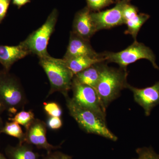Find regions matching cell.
<instances>
[{
  "instance_id": "5bb4252c",
  "label": "cell",
  "mask_w": 159,
  "mask_h": 159,
  "mask_svg": "<svg viewBox=\"0 0 159 159\" xmlns=\"http://www.w3.org/2000/svg\"><path fill=\"white\" fill-rule=\"evenodd\" d=\"M102 62L98 63L74 75L73 80L81 84L96 89L98 83Z\"/></svg>"
},
{
  "instance_id": "4fadbf2b",
  "label": "cell",
  "mask_w": 159,
  "mask_h": 159,
  "mask_svg": "<svg viewBox=\"0 0 159 159\" xmlns=\"http://www.w3.org/2000/svg\"><path fill=\"white\" fill-rule=\"evenodd\" d=\"M30 54L21 43L17 46L0 45V63L8 71L13 64Z\"/></svg>"
},
{
  "instance_id": "603a6c76",
  "label": "cell",
  "mask_w": 159,
  "mask_h": 159,
  "mask_svg": "<svg viewBox=\"0 0 159 159\" xmlns=\"http://www.w3.org/2000/svg\"><path fill=\"white\" fill-rule=\"evenodd\" d=\"M62 125V121L61 117H49L47 122V126L52 130L59 129Z\"/></svg>"
},
{
  "instance_id": "30bf717a",
  "label": "cell",
  "mask_w": 159,
  "mask_h": 159,
  "mask_svg": "<svg viewBox=\"0 0 159 159\" xmlns=\"http://www.w3.org/2000/svg\"><path fill=\"white\" fill-rule=\"evenodd\" d=\"M133 93L135 101L144 109L146 116H150L154 107L159 104V81L153 85L143 89L127 86Z\"/></svg>"
},
{
  "instance_id": "9a60e30c",
  "label": "cell",
  "mask_w": 159,
  "mask_h": 159,
  "mask_svg": "<svg viewBox=\"0 0 159 159\" xmlns=\"http://www.w3.org/2000/svg\"><path fill=\"white\" fill-rule=\"evenodd\" d=\"M67 67L74 75L85 70L96 64L103 62L106 60L102 56L94 58L88 56H79L67 59H64Z\"/></svg>"
},
{
  "instance_id": "d4e9b609",
  "label": "cell",
  "mask_w": 159,
  "mask_h": 159,
  "mask_svg": "<svg viewBox=\"0 0 159 159\" xmlns=\"http://www.w3.org/2000/svg\"><path fill=\"white\" fill-rule=\"evenodd\" d=\"M68 156L60 152H55L48 153V155L43 159H66Z\"/></svg>"
},
{
  "instance_id": "e0dca14e",
  "label": "cell",
  "mask_w": 159,
  "mask_h": 159,
  "mask_svg": "<svg viewBox=\"0 0 159 159\" xmlns=\"http://www.w3.org/2000/svg\"><path fill=\"white\" fill-rule=\"evenodd\" d=\"M149 16L143 13H138L124 20L127 26L125 34H130L134 41H137V35L144 23L149 19Z\"/></svg>"
},
{
  "instance_id": "8fae6325",
  "label": "cell",
  "mask_w": 159,
  "mask_h": 159,
  "mask_svg": "<svg viewBox=\"0 0 159 159\" xmlns=\"http://www.w3.org/2000/svg\"><path fill=\"white\" fill-rule=\"evenodd\" d=\"M79 56H88L94 58L102 57L93 49L89 40L84 39L71 31L68 46L63 59H67Z\"/></svg>"
},
{
  "instance_id": "4316f807",
  "label": "cell",
  "mask_w": 159,
  "mask_h": 159,
  "mask_svg": "<svg viewBox=\"0 0 159 159\" xmlns=\"http://www.w3.org/2000/svg\"><path fill=\"white\" fill-rule=\"evenodd\" d=\"M4 122L1 117H0V135L2 133V130L3 127H4Z\"/></svg>"
},
{
  "instance_id": "52a82bcc",
  "label": "cell",
  "mask_w": 159,
  "mask_h": 159,
  "mask_svg": "<svg viewBox=\"0 0 159 159\" xmlns=\"http://www.w3.org/2000/svg\"><path fill=\"white\" fill-rule=\"evenodd\" d=\"M72 99L75 103L83 108L93 111L106 120V112L102 107L97 91L93 88L81 84L73 80Z\"/></svg>"
},
{
  "instance_id": "4dcf8cb0",
  "label": "cell",
  "mask_w": 159,
  "mask_h": 159,
  "mask_svg": "<svg viewBox=\"0 0 159 159\" xmlns=\"http://www.w3.org/2000/svg\"><path fill=\"white\" fill-rule=\"evenodd\" d=\"M66 159H71L70 158V157H68Z\"/></svg>"
},
{
  "instance_id": "9c48e42d",
  "label": "cell",
  "mask_w": 159,
  "mask_h": 159,
  "mask_svg": "<svg viewBox=\"0 0 159 159\" xmlns=\"http://www.w3.org/2000/svg\"><path fill=\"white\" fill-rule=\"evenodd\" d=\"M47 124L39 119H35L25 133V142L34 145L39 149H45L50 153L57 146L51 145L47 138Z\"/></svg>"
},
{
  "instance_id": "484cf974",
  "label": "cell",
  "mask_w": 159,
  "mask_h": 159,
  "mask_svg": "<svg viewBox=\"0 0 159 159\" xmlns=\"http://www.w3.org/2000/svg\"><path fill=\"white\" fill-rule=\"evenodd\" d=\"M31 0H12V3L19 8L25 6L27 3L30 2Z\"/></svg>"
},
{
  "instance_id": "3957f363",
  "label": "cell",
  "mask_w": 159,
  "mask_h": 159,
  "mask_svg": "<svg viewBox=\"0 0 159 159\" xmlns=\"http://www.w3.org/2000/svg\"><path fill=\"white\" fill-rule=\"evenodd\" d=\"M39 58V65L48 78L51 89L48 97L55 92L61 93L65 97L72 89L74 74L67 67L63 59L54 58L50 55Z\"/></svg>"
},
{
  "instance_id": "8992f818",
  "label": "cell",
  "mask_w": 159,
  "mask_h": 159,
  "mask_svg": "<svg viewBox=\"0 0 159 159\" xmlns=\"http://www.w3.org/2000/svg\"><path fill=\"white\" fill-rule=\"evenodd\" d=\"M106 61L119 65L120 68L126 69L127 66L139 60H148L155 68L159 70L156 62L155 55L148 47L142 43L134 41L125 50L118 52H105L102 54Z\"/></svg>"
},
{
  "instance_id": "7402d4cb",
  "label": "cell",
  "mask_w": 159,
  "mask_h": 159,
  "mask_svg": "<svg viewBox=\"0 0 159 159\" xmlns=\"http://www.w3.org/2000/svg\"><path fill=\"white\" fill-rule=\"evenodd\" d=\"M138 152L139 155L138 159H159V155L151 148H141L138 150Z\"/></svg>"
},
{
  "instance_id": "5b68a950",
  "label": "cell",
  "mask_w": 159,
  "mask_h": 159,
  "mask_svg": "<svg viewBox=\"0 0 159 159\" xmlns=\"http://www.w3.org/2000/svg\"><path fill=\"white\" fill-rule=\"evenodd\" d=\"M58 17V11L54 9L50 13L45 22L39 28L21 42L30 52L39 58L49 55L48 45L51 34L54 32Z\"/></svg>"
},
{
  "instance_id": "83f0119b",
  "label": "cell",
  "mask_w": 159,
  "mask_h": 159,
  "mask_svg": "<svg viewBox=\"0 0 159 159\" xmlns=\"http://www.w3.org/2000/svg\"><path fill=\"white\" fill-rule=\"evenodd\" d=\"M6 110L5 107L4 106L2 103L0 101V114H2L4 111Z\"/></svg>"
},
{
  "instance_id": "2e32d148",
  "label": "cell",
  "mask_w": 159,
  "mask_h": 159,
  "mask_svg": "<svg viewBox=\"0 0 159 159\" xmlns=\"http://www.w3.org/2000/svg\"><path fill=\"white\" fill-rule=\"evenodd\" d=\"M29 145L24 142L16 146H8L6 149L7 159H38V154Z\"/></svg>"
},
{
  "instance_id": "cb8c5ba5",
  "label": "cell",
  "mask_w": 159,
  "mask_h": 159,
  "mask_svg": "<svg viewBox=\"0 0 159 159\" xmlns=\"http://www.w3.org/2000/svg\"><path fill=\"white\" fill-rule=\"evenodd\" d=\"M11 0H0V23L6 16Z\"/></svg>"
},
{
  "instance_id": "ac0fdd59",
  "label": "cell",
  "mask_w": 159,
  "mask_h": 159,
  "mask_svg": "<svg viewBox=\"0 0 159 159\" xmlns=\"http://www.w3.org/2000/svg\"><path fill=\"white\" fill-rule=\"evenodd\" d=\"M2 133L18 139L20 144L25 142V133L23 132L21 127L17 122L13 121L6 122L4 124Z\"/></svg>"
},
{
  "instance_id": "44dd1931",
  "label": "cell",
  "mask_w": 159,
  "mask_h": 159,
  "mask_svg": "<svg viewBox=\"0 0 159 159\" xmlns=\"http://www.w3.org/2000/svg\"><path fill=\"white\" fill-rule=\"evenodd\" d=\"M87 7L91 11H98L114 3V0H86Z\"/></svg>"
},
{
  "instance_id": "ffe728a7",
  "label": "cell",
  "mask_w": 159,
  "mask_h": 159,
  "mask_svg": "<svg viewBox=\"0 0 159 159\" xmlns=\"http://www.w3.org/2000/svg\"><path fill=\"white\" fill-rule=\"evenodd\" d=\"M43 109L49 117H61L62 115V109L60 106L57 102H44L43 103Z\"/></svg>"
},
{
  "instance_id": "277c9868",
  "label": "cell",
  "mask_w": 159,
  "mask_h": 159,
  "mask_svg": "<svg viewBox=\"0 0 159 159\" xmlns=\"http://www.w3.org/2000/svg\"><path fill=\"white\" fill-rule=\"evenodd\" d=\"M0 71V101L11 116L27 103L25 94L17 78L7 72Z\"/></svg>"
},
{
  "instance_id": "d6986e66",
  "label": "cell",
  "mask_w": 159,
  "mask_h": 159,
  "mask_svg": "<svg viewBox=\"0 0 159 159\" xmlns=\"http://www.w3.org/2000/svg\"><path fill=\"white\" fill-rule=\"evenodd\" d=\"M34 119V115L32 111L23 110L16 114L13 117L9 118V120L17 122L19 125L24 126L26 129L29 128Z\"/></svg>"
},
{
  "instance_id": "7a4b0ae2",
  "label": "cell",
  "mask_w": 159,
  "mask_h": 159,
  "mask_svg": "<svg viewBox=\"0 0 159 159\" xmlns=\"http://www.w3.org/2000/svg\"><path fill=\"white\" fill-rule=\"evenodd\" d=\"M66 106L71 116L86 132L104 137L116 142L118 138L107 127L104 120L93 111L80 106L69 96L65 97Z\"/></svg>"
},
{
  "instance_id": "ba28073f",
  "label": "cell",
  "mask_w": 159,
  "mask_h": 159,
  "mask_svg": "<svg viewBox=\"0 0 159 159\" xmlns=\"http://www.w3.org/2000/svg\"><path fill=\"white\" fill-rule=\"evenodd\" d=\"M127 2H117L113 8L103 11H91V15L97 31L107 29L124 24L123 11Z\"/></svg>"
},
{
  "instance_id": "6da1fadb",
  "label": "cell",
  "mask_w": 159,
  "mask_h": 159,
  "mask_svg": "<svg viewBox=\"0 0 159 159\" xmlns=\"http://www.w3.org/2000/svg\"><path fill=\"white\" fill-rule=\"evenodd\" d=\"M127 69L113 68L102 63L100 77L95 90L106 111L110 103L119 97L121 91L127 88Z\"/></svg>"
},
{
  "instance_id": "f1b7e54d",
  "label": "cell",
  "mask_w": 159,
  "mask_h": 159,
  "mask_svg": "<svg viewBox=\"0 0 159 159\" xmlns=\"http://www.w3.org/2000/svg\"><path fill=\"white\" fill-rule=\"evenodd\" d=\"M0 159H7V158L5 157V156L3 155L2 154L0 153Z\"/></svg>"
},
{
  "instance_id": "7c38bea8",
  "label": "cell",
  "mask_w": 159,
  "mask_h": 159,
  "mask_svg": "<svg viewBox=\"0 0 159 159\" xmlns=\"http://www.w3.org/2000/svg\"><path fill=\"white\" fill-rule=\"evenodd\" d=\"M91 13V11L87 6L78 11L74 17L72 31L88 40L97 31Z\"/></svg>"
},
{
  "instance_id": "f546056e",
  "label": "cell",
  "mask_w": 159,
  "mask_h": 159,
  "mask_svg": "<svg viewBox=\"0 0 159 159\" xmlns=\"http://www.w3.org/2000/svg\"><path fill=\"white\" fill-rule=\"evenodd\" d=\"M131 0H117V2H120V1H123V2H125L129 3V2Z\"/></svg>"
}]
</instances>
